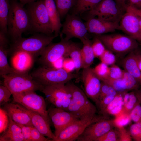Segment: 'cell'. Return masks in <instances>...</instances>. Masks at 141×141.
<instances>
[{"label":"cell","instance_id":"cell-1","mask_svg":"<svg viewBox=\"0 0 141 141\" xmlns=\"http://www.w3.org/2000/svg\"><path fill=\"white\" fill-rule=\"evenodd\" d=\"M8 22V34L14 43L31 27L29 15L24 5L17 0H10Z\"/></svg>","mask_w":141,"mask_h":141},{"label":"cell","instance_id":"cell-2","mask_svg":"<svg viewBox=\"0 0 141 141\" xmlns=\"http://www.w3.org/2000/svg\"><path fill=\"white\" fill-rule=\"evenodd\" d=\"M71 81L66 84L72 95L67 111L82 121L92 120L97 116L96 107L89 100L85 92Z\"/></svg>","mask_w":141,"mask_h":141},{"label":"cell","instance_id":"cell-3","mask_svg":"<svg viewBox=\"0 0 141 141\" xmlns=\"http://www.w3.org/2000/svg\"><path fill=\"white\" fill-rule=\"evenodd\" d=\"M3 85L9 90L12 95L30 91H41L43 86L28 72H19L2 75Z\"/></svg>","mask_w":141,"mask_h":141},{"label":"cell","instance_id":"cell-4","mask_svg":"<svg viewBox=\"0 0 141 141\" xmlns=\"http://www.w3.org/2000/svg\"><path fill=\"white\" fill-rule=\"evenodd\" d=\"M57 37L54 34L41 33L28 38L22 37L10 45L8 54L20 51L34 55H39L40 52Z\"/></svg>","mask_w":141,"mask_h":141},{"label":"cell","instance_id":"cell-5","mask_svg":"<svg viewBox=\"0 0 141 141\" xmlns=\"http://www.w3.org/2000/svg\"><path fill=\"white\" fill-rule=\"evenodd\" d=\"M28 4L27 9L30 20L31 30L48 35L54 33L44 0Z\"/></svg>","mask_w":141,"mask_h":141},{"label":"cell","instance_id":"cell-6","mask_svg":"<svg viewBox=\"0 0 141 141\" xmlns=\"http://www.w3.org/2000/svg\"><path fill=\"white\" fill-rule=\"evenodd\" d=\"M31 74L43 86L65 84L72 79L79 77L78 74L67 73L63 68L57 69L43 66L37 68Z\"/></svg>","mask_w":141,"mask_h":141},{"label":"cell","instance_id":"cell-7","mask_svg":"<svg viewBox=\"0 0 141 141\" xmlns=\"http://www.w3.org/2000/svg\"><path fill=\"white\" fill-rule=\"evenodd\" d=\"M106 48L113 53L122 54L130 52L138 46L137 40L127 35L121 34L95 35Z\"/></svg>","mask_w":141,"mask_h":141},{"label":"cell","instance_id":"cell-8","mask_svg":"<svg viewBox=\"0 0 141 141\" xmlns=\"http://www.w3.org/2000/svg\"><path fill=\"white\" fill-rule=\"evenodd\" d=\"M125 11L114 0H102L92 10L84 13L86 16L83 18L86 20L96 17L110 22H120Z\"/></svg>","mask_w":141,"mask_h":141},{"label":"cell","instance_id":"cell-9","mask_svg":"<svg viewBox=\"0 0 141 141\" xmlns=\"http://www.w3.org/2000/svg\"><path fill=\"white\" fill-rule=\"evenodd\" d=\"M13 101L28 109L38 113L44 117L50 123L51 120L46 109L45 101L43 97L34 91H30L13 95Z\"/></svg>","mask_w":141,"mask_h":141},{"label":"cell","instance_id":"cell-10","mask_svg":"<svg viewBox=\"0 0 141 141\" xmlns=\"http://www.w3.org/2000/svg\"><path fill=\"white\" fill-rule=\"evenodd\" d=\"M63 35H60L61 38L60 42L51 43L40 52V56L38 61L41 66L50 67L59 59L68 56V51L72 42L65 40Z\"/></svg>","mask_w":141,"mask_h":141},{"label":"cell","instance_id":"cell-11","mask_svg":"<svg viewBox=\"0 0 141 141\" xmlns=\"http://www.w3.org/2000/svg\"><path fill=\"white\" fill-rule=\"evenodd\" d=\"M48 100L55 107L67 111L72 95L65 84L44 86L41 91Z\"/></svg>","mask_w":141,"mask_h":141},{"label":"cell","instance_id":"cell-12","mask_svg":"<svg viewBox=\"0 0 141 141\" xmlns=\"http://www.w3.org/2000/svg\"><path fill=\"white\" fill-rule=\"evenodd\" d=\"M62 27L60 34H64L65 37L64 39L67 41L70 40L73 38H76L81 42L89 38V33L86 25L79 16L68 14Z\"/></svg>","mask_w":141,"mask_h":141},{"label":"cell","instance_id":"cell-13","mask_svg":"<svg viewBox=\"0 0 141 141\" xmlns=\"http://www.w3.org/2000/svg\"><path fill=\"white\" fill-rule=\"evenodd\" d=\"M114 127L113 120L104 118L88 125L76 140L95 141Z\"/></svg>","mask_w":141,"mask_h":141},{"label":"cell","instance_id":"cell-14","mask_svg":"<svg viewBox=\"0 0 141 141\" xmlns=\"http://www.w3.org/2000/svg\"><path fill=\"white\" fill-rule=\"evenodd\" d=\"M81 73L85 93L87 97L97 105L101 85V81L90 67L84 68Z\"/></svg>","mask_w":141,"mask_h":141},{"label":"cell","instance_id":"cell-15","mask_svg":"<svg viewBox=\"0 0 141 141\" xmlns=\"http://www.w3.org/2000/svg\"><path fill=\"white\" fill-rule=\"evenodd\" d=\"M48 112L54 127V134L56 137L66 127L79 120L70 112L56 107H50Z\"/></svg>","mask_w":141,"mask_h":141},{"label":"cell","instance_id":"cell-16","mask_svg":"<svg viewBox=\"0 0 141 141\" xmlns=\"http://www.w3.org/2000/svg\"><path fill=\"white\" fill-rule=\"evenodd\" d=\"M119 25L120 30L136 40L141 42V31L138 17L128 5L120 19Z\"/></svg>","mask_w":141,"mask_h":141},{"label":"cell","instance_id":"cell-17","mask_svg":"<svg viewBox=\"0 0 141 141\" xmlns=\"http://www.w3.org/2000/svg\"><path fill=\"white\" fill-rule=\"evenodd\" d=\"M104 118L102 116H97L93 120L89 122L78 120L62 130L53 141H76L88 125Z\"/></svg>","mask_w":141,"mask_h":141},{"label":"cell","instance_id":"cell-18","mask_svg":"<svg viewBox=\"0 0 141 141\" xmlns=\"http://www.w3.org/2000/svg\"><path fill=\"white\" fill-rule=\"evenodd\" d=\"M120 22H110L93 17L86 20L85 24L89 33L98 35L120 30Z\"/></svg>","mask_w":141,"mask_h":141},{"label":"cell","instance_id":"cell-19","mask_svg":"<svg viewBox=\"0 0 141 141\" xmlns=\"http://www.w3.org/2000/svg\"><path fill=\"white\" fill-rule=\"evenodd\" d=\"M3 108L15 123L33 126L30 116L20 104L14 101L7 103L4 105Z\"/></svg>","mask_w":141,"mask_h":141},{"label":"cell","instance_id":"cell-20","mask_svg":"<svg viewBox=\"0 0 141 141\" xmlns=\"http://www.w3.org/2000/svg\"><path fill=\"white\" fill-rule=\"evenodd\" d=\"M11 54L12 67L20 72H28L33 64L34 55L20 51L15 52Z\"/></svg>","mask_w":141,"mask_h":141},{"label":"cell","instance_id":"cell-21","mask_svg":"<svg viewBox=\"0 0 141 141\" xmlns=\"http://www.w3.org/2000/svg\"><path fill=\"white\" fill-rule=\"evenodd\" d=\"M23 107L30 116L33 126L44 136L53 141L56 137L51 130L49 122L40 114Z\"/></svg>","mask_w":141,"mask_h":141},{"label":"cell","instance_id":"cell-22","mask_svg":"<svg viewBox=\"0 0 141 141\" xmlns=\"http://www.w3.org/2000/svg\"><path fill=\"white\" fill-rule=\"evenodd\" d=\"M104 82L110 85L118 92L136 89L138 86V82L136 80L124 70L121 78L115 80Z\"/></svg>","mask_w":141,"mask_h":141},{"label":"cell","instance_id":"cell-23","mask_svg":"<svg viewBox=\"0 0 141 141\" xmlns=\"http://www.w3.org/2000/svg\"><path fill=\"white\" fill-rule=\"evenodd\" d=\"M8 40L3 39L0 40V75L1 77L11 73L20 72L9 65L7 56L9 48L8 46Z\"/></svg>","mask_w":141,"mask_h":141},{"label":"cell","instance_id":"cell-24","mask_svg":"<svg viewBox=\"0 0 141 141\" xmlns=\"http://www.w3.org/2000/svg\"><path fill=\"white\" fill-rule=\"evenodd\" d=\"M54 35H60L62 24L54 0H44Z\"/></svg>","mask_w":141,"mask_h":141},{"label":"cell","instance_id":"cell-25","mask_svg":"<svg viewBox=\"0 0 141 141\" xmlns=\"http://www.w3.org/2000/svg\"><path fill=\"white\" fill-rule=\"evenodd\" d=\"M132 51L122 60V64L124 70L133 76L141 84V71L138 67L135 53Z\"/></svg>","mask_w":141,"mask_h":141},{"label":"cell","instance_id":"cell-26","mask_svg":"<svg viewBox=\"0 0 141 141\" xmlns=\"http://www.w3.org/2000/svg\"><path fill=\"white\" fill-rule=\"evenodd\" d=\"M9 117L8 126L1 136L0 141H24L21 128Z\"/></svg>","mask_w":141,"mask_h":141},{"label":"cell","instance_id":"cell-27","mask_svg":"<svg viewBox=\"0 0 141 141\" xmlns=\"http://www.w3.org/2000/svg\"><path fill=\"white\" fill-rule=\"evenodd\" d=\"M81 42L83 44L81 53L83 69L90 67L95 57L92 47V41L87 38Z\"/></svg>","mask_w":141,"mask_h":141},{"label":"cell","instance_id":"cell-28","mask_svg":"<svg viewBox=\"0 0 141 141\" xmlns=\"http://www.w3.org/2000/svg\"><path fill=\"white\" fill-rule=\"evenodd\" d=\"M102 0H77L73 8L72 14L81 16L83 14L92 10Z\"/></svg>","mask_w":141,"mask_h":141},{"label":"cell","instance_id":"cell-29","mask_svg":"<svg viewBox=\"0 0 141 141\" xmlns=\"http://www.w3.org/2000/svg\"><path fill=\"white\" fill-rule=\"evenodd\" d=\"M9 0H0V31L8 34L7 22L10 8Z\"/></svg>","mask_w":141,"mask_h":141},{"label":"cell","instance_id":"cell-30","mask_svg":"<svg viewBox=\"0 0 141 141\" xmlns=\"http://www.w3.org/2000/svg\"><path fill=\"white\" fill-rule=\"evenodd\" d=\"M81 49L78 45L72 42L68 52V56L70 57L74 63L76 73L78 74L81 69H83Z\"/></svg>","mask_w":141,"mask_h":141},{"label":"cell","instance_id":"cell-31","mask_svg":"<svg viewBox=\"0 0 141 141\" xmlns=\"http://www.w3.org/2000/svg\"><path fill=\"white\" fill-rule=\"evenodd\" d=\"M62 19L68 14L69 11L76 5L77 0H54Z\"/></svg>","mask_w":141,"mask_h":141},{"label":"cell","instance_id":"cell-32","mask_svg":"<svg viewBox=\"0 0 141 141\" xmlns=\"http://www.w3.org/2000/svg\"><path fill=\"white\" fill-rule=\"evenodd\" d=\"M93 71L101 81H104L108 78L109 71V67L101 62L93 68Z\"/></svg>","mask_w":141,"mask_h":141},{"label":"cell","instance_id":"cell-33","mask_svg":"<svg viewBox=\"0 0 141 141\" xmlns=\"http://www.w3.org/2000/svg\"><path fill=\"white\" fill-rule=\"evenodd\" d=\"M118 93L110 85L105 82L101 81L98 102L97 105L99 101L104 97L107 96H115Z\"/></svg>","mask_w":141,"mask_h":141},{"label":"cell","instance_id":"cell-34","mask_svg":"<svg viewBox=\"0 0 141 141\" xmlns=\"http://www.w3.org/2000/svg\"><path fill=\"white\" fill-rule=\"evenodd\" d=\"M131 121L130 114L123 112L115 117L113 122L115 127L119 128L124 127L129 124Z\"/></svg>","mask_w":141,"mask_h":141},{"label":"cell","instance_id":"cell-35","mask_svg":"<svg viewBox=\"0 0 141 141\" xmlns=\"http://www.w3.org/2000/svg\"><path fill=\"white\" fill-rule=\"evenodd\" d=\"M92 47L95 58H99L107 49L101 41L96 36L92 41Z\"/></svg>","mask_w":141,"mask_h":141},{"label":"cell","instance_id":"cell-36","mask_svg":"<svg viewBox=\"0 0 141 141\" xmlns=\"http://www.w3.org/2000/svg\"><path fill=\"white\" fill-rule=\"evenodd\" d=\"M95 141H120L118 129L116 128L111 129Z\"/></svg>","mask_w":141,"mask_h":141},{"label":"cell","instance_id":"cell-37","mask_svg":"<svg viewBox=\"0 0 141 141\" xmlns=\"http://www.w3.org/2000/svg\"><path fill=\"white\" fill-rule=\"evenodd\" d=\"M124 70H122L118 66L114 64L109 67V71L108 77L105 81L113 80L119 79L122 77Z\"/></svg>","mask_w":141,"mask_h":141},{"label":"cell","instance_id":"cell-38","mask_svg":"<svg viewBox=\"0 0 141 141\" xmlns=\"http://www.w3.org/2000/svg\"><path fill=\"white\" fill-rule=\"evenodd\" d=\"M99 58L101 62L108 66L115 64L116 61V57L113 53L107 49Z\"/></svg>","mask_w":141,"mask_h":141},{"label":"cell","instance_id":"cell-39","mask_svg":"<svg viewBox=\"0 0 141 141\" xmlns=\"http://www.w3.org/2000/svg\"><path fill=\"white\" fill-rule=\"evenodd\" d=\"M129 132L135 141H141V122L135 123L130 127Z\"/></svg>","mask_w":141,"mask_h":141},{"label":"cell","instance_id":"cell-40","mask_svg":"<svg viewBox=\"0 0 141 141\" xmlns=\"http://www.w3.org/2000/svg\"><path fill=\"white\" fill-rule=\"evenodd\" d=\"M138 101L135 93L133 92H130L129 99L123 106V112L126 114H130Z\"/></svg>","mask_w":141,"mask_h":141},{"label":"cell","instance_id":"cell-41","mask_svg":"<svg viewBox=\"0 0 141 141\" xmlns=\"http://www.w3.org/2000/svg\"><path fill=\"white\" fill-rule=\"evenodd\" d=\"M9 117L6 111L3 109H0V133L3 132L7 128L9 124Z\"/></svg>","mask_w":141,"mask_h":141},{"label":"cell","instance_id":"cell-42","mask_svg":"<svg viewBox=\"0 0 141 141\" xmlns=\"http://www.w3.org/2000/svg\"><path fill=\"white\" fill-rule=\"evenodd\" d=\"M130 115L131 120L135 123L141 122V105L138 100Z\"/></svg>","mask_w":141,"mask_h":141},{"label":"cell","instance_id":"cell-43","mask_svg":"<svg viewBox=\"0 0 141 141\" xmlns=\"http://www.w3.org/2000/svg\"><path fill=\"white\" fill-rule=\"evenodd\" d=\"M12 93L4 85L0 86V105H4L10 100Z\"/></svg>","mask_w":141,"mask_h":141},{"label":"cell","instance_id":"cell-44","mask_svg":"<svg viewBox=\"0 0 141 141\" xmlns=\"http://www.w3.org/2000/svg\"><path fill=\"white\" fill-rule=\"evenodd\" d=\"M31 141H50L51 140L46 138L33 126H31Z\"/></svg>","mask_w":141,"mask_h":141},{"label":"cell","instance_id":"cell-45","mask_svg":"<svg viewBox=\"0 0 141 141\" xmlns=\"http://www.w3.org/2000/svg\"><path fill=\"white\" fill-rule=\"evenodd\" d=\"M115 96H107L99 101L97 105L99 108V113L102 112L106 108L114 99Z\"/></svg>","mask_w":141,"mask_h":141},{"label":"cell","instance_id":"cell-46","mask_svg":"<svg viewBox=\"0 0 141 141\" xmlns=\"http://www.w3.org/2000/svg\"><path fill=\"white\" fill-rule=\"evenodd\" d=\"M63 69L68 73H71L75 70V66L73 60L70 58L65 57L64 60Z\"/></svg>","mask_w":141,"mask_h":141},{"label":"cell","instance_id":"cell-47","mask_svg":"<svg viewBox=\"0 0 141 141\" xmlns=\"http://www.w3.org/2000/svg\"><path fill=\"white\" fill-rule=\"evenodd\" d=\"M16 124L21 128L24 141H31V126Z\"/></svg>","mask_w":141,"mask_h":141},{"label":"cell","instance_id":"cell-48","mask_svg":"<svg viewBox=\"0 0 141 141\" xmlns=\"http://www.w3.org/2000/svg\"><path fill=\"white\" fill-rule=\"evenodd\" d=\"M117 128L119 132L120 141H132V138L129 131L126 130L124 127Z\"/></svg>","mask_w":141,"mask_h":141},{"label":"cell","instance_id":"cell-49","mask_svg":"<svg viewBox=\"0 0 141 141\" xmlns=\"http://www.w3.org/2000/svg\"><path fill=\"white\" fill-rule=\"evenodd\" d=\"M65 58V57H63L59 59L52 63L50 67L57 69L63 68V62Z\"/></svg>","mask_w":141,"mask_h":141},{"label":"cell","instance_id":"cell-50","mask_svg":"<svg viewBox=\"0 0 141 141\" xmlns=\"http://www.w3.org/2000/svg\"><path fill=\"white\" fill-rule=\"evenodd\" d=\"M117 4L121 8L126 10L127 6L125 0H114Z\"/></svg>","mask_w":141,"mask_h":141},{"label":"cell","instance_id":"cell-51","mask_svg":"<svg viewBox=\"0 0 141 141\" xmlns=\"http://www.w3.org/2000/svg\"><path fill=\"white\" fill-rule=\"evenodd\" d=\"M129 5L133 11L138 17L141 18V8H137L134 6Z\"/></svg>","mask_w":141,"mask_h":141},{"label":"cell","instance_id":"cell-52","mask_svg":"<svg viewBox=\"0 0 141 141\" xmlns=\"http://www.w3.org/2000/svg\"><path fill=\"white\" fill-rule=\"evenodd\" d=\"M135 54L138 67L141 71V54L137 53Z\"/></svg>","mask_w":141,"mask_h":141},{"label":"cell","instance_id":"cell-53","mask_svg":"<svg viewBox=\"0 0 141 141\" xmlns=\"http://www.w3.org/2000/svg\"><path fill=\"white\" fill-rule=\"evenodd\" d=\"M128 5L135 6L141 2V0H128Z\"/></svg>","mask_w":141,"mask_h":141},{"label":"cell","instance_id":"cell-54","mask_svg":"<svg viewBox=\"0 0 141 141\" xmlns=\"http://www.w3.org/2000/svg\"><path fill=\"white\" fill-rule=\"evenodd\" d=\"M38 0H19L20 2L24 5L28 4Z\"/></svg>","mask_w":141,"mask_h":141},{"label":"cell","instance_id":"cell-55","mask_svg":"<svg viewBox=\"0 0 141 141\" xmlns=\"http://www.w3.org/2000/svg\"><path fill=\"white\" fill-rule=\"evenodd\" d=\"M135 93L138 100L141 104V91H137Z\"/></svg>","mask_w":141,"mask_h":141},{"label":"cell","instance_id":"cell-56","mask_svg":"<svg viewBox=\"0 0 141 141\" xmlns=\"http://www.w3.org/2000/svg\"><path fill=\"white\" fill-rule=\"evenodd\" d=\"M140 28L141 31V18L138 17Z\"/></svg>","mask_w":141,"mask_h":141},{"label":"cell","instance_id":"cell-57","mask_svg":"<svg viewBox=\"0 0 141 141\" xmlns=\"http://www.w3.org/2000/svg\"><path fill=\"white\" fill-rule=\"evenodd\" d=\"M125 0L126 1V0Z\"/></svg>","mask_w":141,"mask_h":141}]
</instances>
